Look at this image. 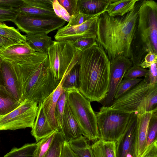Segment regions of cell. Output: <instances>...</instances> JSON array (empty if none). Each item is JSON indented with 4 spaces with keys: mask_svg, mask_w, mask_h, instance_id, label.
Returning <instances> with one entry per match:
<instances>
[{
    "mask_svg": "<svg viewBox=\"0 0 157 157\" xmlns=\"http://www.w3.org/2000/svg\"><path fill=\"white\" fill-rule=\"evenodd\" d=\"M1 116L0 115V118L1 117Z\"/></svg>",
    "mask_w": 157,
    "mask_h": 157,
    "instance_id": "cell-48",
    "label": "cell"
},
{
    "mask_svg": "<svg viewBox=\"0 0 157 157\" xmlns=\"http://www.w3.org/2000/svg\"><path fill=\"white\" fill-rule=\"evenodd\" d=\"M17 43L0 36V52L8 47Z\"/></svg>",
    "mask_w": 157,
    "mask_h": 157,
    "instance_id": "cell-46",
    "label": "cell"
},
{
    "mask_svg": "<svg viewBox=\"0 0 157 157\" xmlns=\"http://www.w3.org/2000/svg\"><path fill=\"white\" fill-rule=\"evenodd\" d=\"M66 99V92L64 91L59 97L54 109V116L59 125V131L62 123Z\"/></svg>",
    "mask_w": 157,
    "mask_h": 157,
    "instance_id": "cell-33",
    "label": "cell"
},
{
    "mask_svg": "<svg viewBox=\"0 0 157 157\" xmlns=\"http://www.w3.org/2000/svg\"><path fill=\"white\" fill-rule=\"evenodd\" d=\"M66 91L67 100L82 135L89 141L97 140L99 136L97 118L91 101L81 93L78 88Z\"/></svg>",
    "mask_w": 157,
    "mask_h": 157,
    "instance_id": "cell-6",
    "label": "cell"
},
{
    "mask_svg": "<svg viewBox=\"0 0 157 157\" xmlns=\"http://www.w3.org/2000/svg\"><path fill=\"white\" fill-rule=\"evenodd\" d=\"M91 146L95 157H116V141L98 139Z\"/></svg>",
    "mask_w": 157,
    "mask_h": 157,
    "instance_id": "cell-24",
    "label": "cell"
},
{
    "mask_svg": "<svg viewBox=\"0 0 157 157\" xmlns=\"http://www.w3.org/2000/svg\"><path fill=\"white\" fill-rule=\"evenodd\" d=\"M157 83L151 84L147 75L114 100L109 107L126 113L140 114L157 110Z\"/></svg>",
    "mask_w": 157,
    "mask_h": 157,
    "instance_id": "cell-5",
    "label": "cell"
},
{
    "mask_svg": "<svg viewBox=\"0 0 157 157\" xmlns=\"http://www.w3.org/2000/svg\"><path fill=\"white\" fill-rule=\"evenodd\" d=\"M136 113H132L129 123L124 133L116 141V157H136L135 143Z\"/></svg>",
    "mask_w": 157,
    "mask_h": 157,
    "instance_id": "cell-14",
    "label": "cell"
},
{
    "mask_svg": "<svg viewBox=\"0 0 157 157\" xmlns=\"http://www.w3.org/2000/svg\"><path fill=\"white\" fill-rule=\"evenodd\" d=\"M0 87L17 100H24L14 63L4 59L0 65Z\"/></svg>",
    "mask_w": 157,
    "mask_h": 157,
    "instance_id": "cell-13",
    "label": "cell"
},
{
    "mask_svg": "<svg viewBox=\"0 0 157 157\" xmlns=\"http://www.w3.org/2000/svg\"><path fill=\"white\" fill-rule=\"evenodd\" d=\"M37 52L33 51L26 42L11 45L0 52V57L16 64H20Z\"/></svg>",
    "mask_w": 157,
    "mask_h": 157,
    "instance_id": "cell-17",
    "label": "cell"
},
{
    "mask_svg": "<svg viewBox=\"0 0 157 157\" xmlns=\"http://www.w3.org/2000/svg\"><path fill=\"white\" fill-rule=\"evenodd\" d=\"M78 64L79 90L90 101L101 102L109 87L110 61L106 54L97 44L82 52Z\"/></svg>",
    "mask_w": 157,
    "mask_h": 157,
    "instance_id": "cell-2",
    "label": "cell"
},
{
    "mask_svg": "<svg viewBox=\"0 0 157 157\" xmlns=\"http://www.w3.org/2000/svg\"><path fill=\"white\" fill-rule=\"evenodd\" d=\"M67 143L71 149L78 157H95L91 146L83 136Z\"/></svg>",
    "mask_w": 157,
    "mask_h": 157,
    "instance_id": "cell-25",
    "label": "cell"
},
{
    "mask_svg": "<svg viewBox=\"0 0 157 157\" xmlns=\"http://www.w3.org/2000/svg\"><path fill=\"white\" fill-rule=\"evenodd\" d=\"M59 132H61L65 141L67 142L82 136L81 130L73 114L67 99Z\"/></svg>",
    "mask_w": 157,
    "mask_h": 157,
    "instance_id": "cell-18",
    "label": "cell"
},
{
    "mask_svg": "<svg viewBox=\"0 0 157 157\" xmlns=\"http://www.w3.org/2000/svg\"><path fill=\"white\" fill-rule=\"evenodd\" d=\"M99 139L116 141L124 133L131 120L132 113L102 106L95 112Z\"/></svg>",
    "mask_w": 157,
    "mask_h": 157,
    "instance_id": "cell-8",
    "label": "cell"
},
{
    "mask_svg": "<svg viewBox=\"0 0 157 157\" xmlns=\"http://www.w3.org/2000/svg\"><path fill=\"white\" fill-rule=\"evenodd\" d=\"M148 77L151 84L157 83V61L153 63L148 67Z\"/></svg>",
    "mask_w": 157,
    "mask_h": 157,
    "instance_id": "cell-42",
    "label": "cell"
},
{
    "mask_svg": "<svg viewBox=\"0 0 157 157\" xmlns=\"http://www.w3.org/2000/svg\"><path fill=\"white\" fill-rule=\"evenodd\" d=\"M17 8L19 14L29 16H56L53 9V0H23Z\"/></svg>",
    "mask_w": 157,
    "mask_h": 157,
    "instance_id": "cell-15",
    "label": "cell"
},
{
    "mask_svg": "<svg viewBox=\"0 0 157 157\" xmlns=\"http://www.w3.org/2000/svg\"><path fill=\"white\" fill-rule=\"evenodd\" d=\"M38 104L34 101L25 99L13 110L6 115L1 116L0 130H14L32 128L37 116Z\"/></svg>",
    "mask_w": 157,
    "mask_h": 157,
    "instance_id": "cell-9",
    "label": "cell"
},
{
    "mask_svg": "<svg viewBox=\"0 0 157 157\" xmlns=\"http://www.w3.org/2000/svg\"><path fill=\"white\" fill-rule=\"evenodd\" d=\"M148 69L143 68L139 65L133 64L126 71L124 78L130 79H134L145 77L148 75Z\"/></svg>",
    "mask_w": 157,
    "mask_h": 157,
    "instance_id": "cell-35",
    "label": "cell"
},
{
    "mask_svg": "<svg viewBox=\"0 0 157 157\" xmlns=\"http://www.w3.org/2000/svg\"><path fill=\"white\" fill-rule=\"evenodd\" d=\"M52 6L54 11L57 17L66 21L69 22L71 16L57 0H53Z\"/></svg>",
    "mask_w": 157,
    "mask_h": 157,
    "instance_id": "cell-39",
    "label": "cell"
},
{
    "mask_svg": "<svg viewBox=\"0 0 157 157\" xmlns=\"http://www.w3.org/2000/svg\"><path fill=\"white\" fill-rule=\"evenodd\" d=\"M23 3V0H0V8H17Z\"/></svg>",
    "mask_w": 157,
    "mask_h": 157,
    "instance_id": "cell-43",
    "label": "cell"
},
{
    "mask_svg": "<svg viewBox=\"0 0 157 157\" xmlns=\"http://www.w3.org/2000/svg\"><path fill=\"white\" fill-rule=\"evenodd\" d=\"M60 157H78L70 147L67 142H64Z\"/></svg>",
    "mask_w": 157,
    "mask_h": 157,
    "instance_id": "cell-45",
    "label": "cell"
},
{
    "mask_svg": "<svg viewBox=\"0 0 157 157\" xmlns=\"http://www.w3.org/2000/svg\"><path fill=\"white\" fill-rule=\"evenodd\" d=\"M71 16L78 11V0H57Z\"/></svg>",
    "mask_w": 157,
    "mask_h": 157,
    "instance_id": "cell-40",
    "label": "cell"
},
{
    "mask_svg": "<svg viewBox=\"0 0 157 157\" xmlns=\"http://www.w3.org/2000/svg\"><path fill=\"white\" fill-rule=\"evenodd\" d=\"M82 52L72 42L54 41L48 51L49 69L56 79L60 81L66 71L79 63Z\"/></svg>",
    "mask_w": 157,
    "mask_h": 157,
    "instance_id": "cell-7",
    "label": "cell"
},
{
    "mask_svg": "<svg viewBox=\"0 0 157 157\" xmlns=\"http://www.w3.org/2000/svg\"><path fill=\"white\" fill-rule=\"evenodd\" d=\"M79 71L78 63L73 67L64 79L62 87L65 91L73 88L78 89Z\"/></svg>",
    "mask_w": 157,
    "mask_h": 157,
    "instance_id": "cell-30",
    "label": "cell"
},
{
    "mask_svg": "<svg viewBox=\"0 0 157 157\" xmlns=\"http://www.w3.org/2000/svg\"><path fill=\"white\" fill-rule=\"evenodd\" d=\"M130 59L120 56L110 62V79L109 91L101 102L102 106L109 107L112 104L118 86L128 70L133 65Z\"/></svg>",
    "mask_w": 157,
    "mask_h": 157,
    "instance_id": "cell-12",
    "label": "cell"
},
{
    "mask_svg": "<svg viewBox=\"0 0 157 157\" xmlns=\"http://www.w3.org/2000/svg\"><path fill=\"white\" fill-rule=\"evenodd\" d=\"M64 141L61 132L56 131L52 143L44 157H60Z\"/></svg>",
    "mask_w": 157,
    "mask_h": 157,
    "instance_id": "cell-29",
    "label": "cell"
},
{
    "mask_svg": "<svg viewBox=\"0 0 157 157\" xmlns=\"http://www.w3.org/2000/svg\"><path fill=\"white\" fill-rule=\"evenodd\" d=\"M14 64L24 100H31L38 104L42 102L60 82L49 69L47 54L37 52L24 62Z\"/></svg>",
    "mask_w": 157,
    "mask_h": 157,
    "instance_id": "cell-3",
    "label": "cell"
},
{
    "mask_svg": "<svg viewBox=\"0 0 157 157\" xmlns=\"http://www.w3.org/2000/svg\"><path fill=\"white\" fill-rule=\"evenodd\" d=\"M2 60V59L0 57V65Z\"/></svg>",
    "mask_w": 157,
    "mask_h": 157,
    "instance_id": "cell-47",
    "label": "cell"
},
{
    "mask_svg": "<svg viewBox=\"0 0 157 157\" xmlns=\"http://www.w3.org/2000/svg\"><path fill=\"white\" fill-rule=\"evenodd\" d=\"M139 157H157V139L147 146Z\"/></svg>",
    "mask_w": 157,
    "mask_h": 157,
    "instance_id": "cell-41",
    "label": "cell"
},
{
    "mask_svg": "<svg viewBox=\"0 0 157 157\" xmlns=\"http://www.w3.org/2000/svg\"><path fill=\"white\" fill-rule=\"evenodd\" d=\"M21 102L16 100L0 87V115L1 116L10 113L19 106Z\"/></svg>",
    "mask_w": 157,
    "mask_h": 157,
    "instance_id": "cell-26",
    "label": "cell"
},
{
    "mask_svg": "<svg viewBox=\"0 0 157 157\" xmlns=\"http://www.w3.org/2000/svg\"><path fill=\"white\" fill-rule=\"evenodd\" d=\"M26 42L34 51L48 54L49 47L54 41L46 34H26Z\"/></svg>",
    "mask_w": 157,
    "mask_h": 157,
    "instance_id": "cell-22",
    "label": "cell"
},
{
    "mask_svg": "<svg viewBox=\"0 0 157 157\" xmlns=\"http://www.w3.org/2000/svg\"><path fill=\"white\" fill-rule=\"evenodd\" d=\"M157 111L153 112L149 123L146 147L157 139Z\"/></svg>",
    "mask_w": 157,
    "mask_h": 157,
    "instance_id": "cell-34",
    "label": "cell"
},
{
    "mask_svg": "<svg viewBox=\"0 0 157 157\" xmlns=\"http://www.w3.org/2000/svg\"><path fill=\"white\" fill-rule=\"evenodd\" d=\"M143 78H139L134 79H130L123 78L117 88L114 97V100L119 98L133 87L140 82L143 80Z\"/></svg>",
    "mask_w": 157,
    "mask_h": 157,
    "instance_id": "cell-32",
    "label": "cell"
},
{
    "mask_svg": "<svg viewBox=\"0 0 157 157\" xmlns=\"http://www.w3.org/2000/svg\"><path fill=\"white\" fill-rule=\"evenodd\" d=\"M98 16L92 17L77 25H66L58 29L54 38L57 41L73 42L80 39L88 37L96 38L97 31Z\"/></svg>",
    "mask_w": 157,
    "mask_h": 157,
    "instance_id": "cell-11",
    "label": "cell"
},
{
    "mask_svg": "<svg viewBox=\"0 0 157 157\" xmlns=\"http://www.w3.org/2000/svg\"><path fill=\"white\" fill-rule=\"evenodd\" d=\"M72 43L76 49L81 52L97 44L95 38L93 37L83 38L72 42Z\"/></svg>",
    "mask_w": 157,
    "mask_h": 157,
    "instance_id": "cell-36",
    "label": "cell"
},
{
    "mask_svg": "<svg viewBox=\"0 0 157 157\" xmlns=\"http://www.w3.org/2000/svg\"><path fill=\"white\" fill-rule=\"evenodd\" d=\"M154 112L155 111L147 112L140 114L136 113V157H139L146 148L148 125L152 113Z\"/></svg>",
    "mask_w": 157,
    "mask_h": 157,
    "instance_id": "cell-19",
    "label": "cell"
},
{
    "mask_svg": "<svg viewBox=\"0 0 157 157\" xmlns=\"http://www.w3.org/2000/svg\"><path fill=\"white\" fill-rule=\"evenodd\" d=\"M98 16L85 14L79 11L76 12L70 18L67 26H75L81 24L89 19Z\"/></svg>",
    "mask_w": 157,
    "mask_h": 157,
    "instance_id": "cell-37",
    "label": "cell"
},
{
    "mask_svg": "<svg viewBox=\"0 0 157 157\" xmlns=\"http://www.w3.org/2000/svg\"><path fill=\"white\" fill-rule=\"evenodd\" d=\"M71 69L66 71L57 87L42 102L43 108L47 120L55 131H59V125L54 116L55 107L59 97L65 91L62 87L64 79Z\"/></svg>",
    "mask_w": 157,
    "mask_h": 157,
    "instance_id": "cell-16",
    "label": "cell"
},
{
    "mask_svg": "<svg viewBox=\"0 0 157 157\" xmlns=\"http://www.w3.org/2000/svg\"><path fill=\"white\" fill-rule=\"evenodd\" d=\"M138 0H111L105 11L110 16H122L131 11Z\"/></svg>",
    "mask_w": 157,
    "mask_h": 157,
    "instance_id": "cell-23",
    "label": "cell"
},
{
    "mask_svg": "<svg viewBox=\"0 0 157 157\" xmlns=\"http://www.w3.org/2000/svg\"><path fill=\"white\" fill-rule=\"evenodd\" d=\"M17 8H0V23L6 21L13 22L19 14Z\"/></svg>",
    "mask_w": 157,
    "mask_h": 157,
    "instance_id": "cell-38",
    "label": "cell"
},
{
    "mask_svg": "<svg viewBox=\"0 0 157 157\" xmlns=\"http://www.w3.org/2000/svg\"><path fill=\"white\" fill-rule=\"evenodd\" d=\"M37 143L26 144L19 148H13L4 157H33Z\"/></svg>",
    "mask_w": 157,
    "mask_h": 157,
    "instance_id": "cell-28",
    "label": "cell"
},
{
    "mask_svg": "<svg viewBox=\"0 0 157 157\" xmlns=\"http://www.w3.org/2000/svg\"><path fill=\"white\" fill-rule=\"evenodd\" d=\"M111 0H78V11L83 13L98 16L105 11Z\"/></svg>",
    "mask_w": 157,
    "mask_h": 157,
    "instance_id": "cell-21",
    "label": "cell"
},
{
    "mask_svg": "<svg viewBox=\"0 0 157 157\" xmlns=\"http://www.w3.org/2000/svg\"><path fill=\"white\" fill-rule=\"evenodd\" d=\"M157 61V54L148 53L145 56L143 62L139 65L143 68H147L154 62Z\"/></svg>",
    "mask_w": 157,
    "mask_h": 157,
    "instance_id": "cell-44",
    "label": "cell"
},
{
    "mask_svg": "<svg viewBox=\"0 0 157 157\" xmlns=\"http://www.w3.org/2000/svg\"><path fill=\"white\" fill-rule=\"evenodd\" d=\"M150 52L157 54V2L144 0L138 11L130 60L133 64L140 65Z\"/></svg>",
    "mask_w": 157,
    "mask_h": 157,
    "instance_id": "cell-4",
    "label": "cell"
},
{
    "mask_svg": "<svg viewBox=\"0 0 157 157\" xmlns=\"http://www.w3.org/2000/svg\"><path fill=\"white\" fill-rule=\"evenodd\" d=\"M66 21L56 16H29L18 14L13 22L26 34H46L61 28Z\"/></svg>",
    "mask_w": 157,
    "mask_h": 157,
    "instance_id": "cell-10",
    "label": "cell"
},
{
    "mask_svg": "<svg viewBox=\"0 0 157 157\" xmlns=\"http://www.w3.org/2000/svg\"><path fill=\"white\" fill-rule=\"evenodd\" d=\"M142 1L138 0L132 10L123 16H111L106 11L98 16L96 42L110 62L120 56L130 59L131 45Z\"/></svg>",
    "mask_w": 157,
    "mask_h": 157,
    "instance_id": "cell-1",
    "label": "cell"
},
{
    "mask_svg": "<svg viewBox=\"0 0 157 157\" xmlns=\"http://www.w3.org/2000/svg\"><path fill=\"white\" fill-rule=\"evenodd\" d=\"M38 104L37 116L31 132V135L34 137L36 142L55 131L47 120L43 108L42 102Z\"/></svg>",
    "mask_w": 157,
    "mask_h": 157,
    "instance_id": "cell-20",
    "label": "cell"
},
{
    "mask_svg": "<svg viewBox=\"0 0 157 157\" xmlns=\"http://www.w3.org/2000/svg\"><path fill=\"white\" fill-rule=\"evenodd\" d=\"M56 131L40 140L34 151L33 157H44L49 149L54 139Z\"/></svg>",
    "mask_w": 157,
    "mask_h": 157,
    "instance_id": "cell-31",
    "label": "cell"
},
{
    "mask_svg": "<svg viewBox=\"0 0 157 157\" xmlns=\"http://www.w3.org/2000/svg\"><path fill=\"white\" fill-rule=\"evenodd\" d=\"M0 36L17 43L26 42L25 35H22L14 27L7 26L4 23H0Z\"/></svg>",
    "mask_w": 157,
    "mask_h": 157,
    "instance_id": "cell-27",
    "label": "cell"
}]
</instances>
